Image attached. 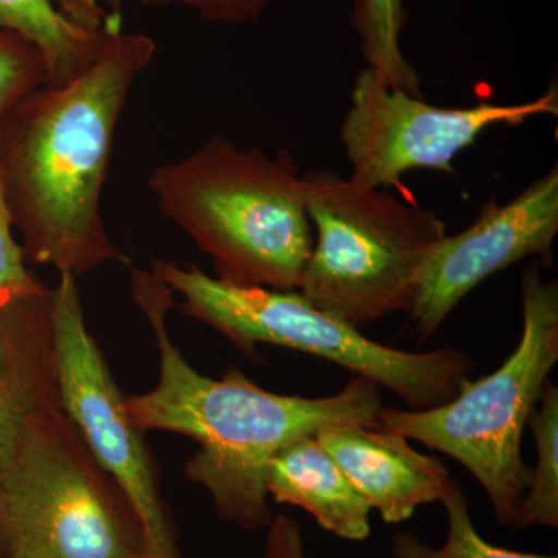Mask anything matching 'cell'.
Here are the masks:
<instances>
[{
	"label": "cell",
	"instance_id": "6",
	"mask_svg": "<svg viewBox=\"0 0 558 558\" xmlns=\"http://www.w3.org/2000/svg\"><path fill=\"white\" fill-rule=\"evenodd\" d=\"M317 238L299 292L349 325L410 312L425 256L446 236L435 213L332 171L303 175Z\"/></svg>",
	"mask_w": 558,
	"mask_h": 558
},
{
	"label": "cell",
	"instance_id": "16",
	"mask_svg": "<svg viewBox=\"0 0 558 558\" xmlns=\"http://www.w3.org/2000/svg\"><path fill=\"white\" fill-rule=\"evenodd\" d=\"M535 439L537 461L519 510L510 521L513 531L532 526L558 527V388L548 380L527 422Z\"/></svg>",
	"mask_w": 558,
	"mask_h": 558
},
{
	"label": "cell",
	"instance_id": "24",
	"mask_svg": "<svg viewBox=\"0 0 558 558\" xmlns=\"http://www.w3.org/2000/svg\"><path fill=\"white\" fill-rule=\"evenodd\" d=\"M0 558H7L5 546H3L2 534H0Z\"/></svg>",
	"mask_w": 558,
	"mask_h": 558
},
{
	"label": "cell",
	"instance_id": "4",
	"mask_svg": "<svg viewBox=\"0 0 558 558\" xmlns=\"http://www.w3.org/2000/svg\"><path fill=\"white\" fill-rule=\"evenodd\" d=\"M150 271L182 299L174 310L218 330L248 359H259V344L306 352L389 389L416 411L450 402L470 381L473 360L461 349L385 347L299 290L242 288L171 259L154 258Z\"/></svg>",
	"mask_w": 558,
	"mask_h": 558
},
{
	"label": "cell",
	"instance_id": "20",
	"mask_svg": "<svg viewBox=\"0 0 558 558\" xmlns=\"http://www.w3.org/2000/svg\"><path fill=\"white\" fill-rule=\"evenodd\" d=\"M145 7L178 5L211 24L242 25L258 21L270 0H140Z\"/></svg>",
	"mask_w": 558,
	"mask_h": 558
},
{
	"label": "cell",
	"instance_id": "3",
	"mask_svg": "<svg viewBox=\"0 0 558 558\" xmlns=\"http://www.w3.org/2000/svg\"><path fill=\"white\" fill-rule=\"evenodd\" d=\"M163 218L211 258L213 277L242 288L299 289L314 234L303 175L288 150L269 156L216 135L154 168Z\"/></svg>",
	"mask_w": 558,
	"mask_h": 558
},
{
	"label": "cell",
	"instance_id": "2",
	"mask_svg": "<svg viewBox=\"0 0 558 558\" xmlns=\"http://www.w3.org/2000/svg\"><path fill=\"white\" fill-rule=\"evenodd\" d=\"M156 53L146 33H109L89 68L36 87L10 110L16 120L0 175L25 259L76 278L126 263L106 229L102 191L121 113Z\"/></svg>",
	"mask_w": 558,
	"mask_h": 558
},
{
	"label": "cell",
	"instance_id": "18",
	"mask_svg": "<svg viewBox=\"0 0 558 558\" xmlns=\"http://www.w3.org/2000/svg\"><path fill=\"white\" fill-rule=\"evenodd\" d=\"M47 83L43 54L21 36L0 32V121L36 87Z\"/></svg>",
	"mask_w": 558,
	"mask_h": 558
},
{
	"label": "cell",
	"instance_id": "17",
	"mask_svg": "<svg viewBox=\"0 0 558 558\" xmlns=\"http://www.w3.org/2000/svg\"><path fill=\"white\" fill-rule=\"evenodd\" d=\"M449 520L446 543L440 548L425 545L411 531H399L392 535L389 553L392 558H558L542 554L519 553V550L499 548L481 537L473 524L468 497L457 480L440 498Z\"/></svg>",
	"mask_w": 558,
	"mask_h": 558
},
{
	"label": "cell",
	"instance_id": "22",
	"mask_svg": "<svg viewBox=\"0 0 558 558\" xmlns=\"http://www.w3.org/2000/svg\"><path fill=\"white\" fill-rule=\"evenodd\" d=\"M70 20L89 31H110L109 16L100 0H53ZM116 33V32H112Z\"/></svg>",
	"mask_w": 558,
	"mask_h": 558
},
{
	"label": "cell",
	"instance_id": "11",
	"mask_svg": "<svg viewBox=\"0 0 558 558\" xmlns=\"http://www.w3.org/2000/svg\"><path fill=\"white\" fill-rule=\"evenodd\" d=\"M61 410L51 289L0 306V473L40 422Z\"/></svg>",
	"mask_w": 558,
	"mask_h": 558
},
{
	"label": "cell",
	"instance_id": "7",
	"mask_svg": "<svg viewBox=\"0 0 558 558\" xmlns=\"http://www.w3.org/2000/svg\"><path fill=\"white\" fill-rule=\"evenodd\" d=\"M0 534L7 558H150L130 499L62 410L0 473Z\"/></svg>",
	"mask_w": 558,
	"mask_h": 558
},
{
	"label": "cell",
	"instance_id": "12",
	"mask_svg": "<svg viewBox=\"0 0 558 558\" xmlns=\"http://www.w3.org/2000/svg\"><path fill=\"white\" fill-rule=\"evenodd\" d=\"M315 438L385 523L410 520L421 506L440 501L449 487L447 465L414 450L399 433L343 425Z\"/></svg>",
	"mask_w": 558,
	"mask_h": 558
},
{
	"label": "cell",
	"instance_id": "13",
	"mask_svg": "<svg viewBox=\"0 0 558 558\" xmlns=\"http://www.w3.org/2000/svg\"><path fill=\"white\" fill-rule=\"evenodd\" d=\"M266 486L279 505L295 506L319 526L349 542L371 535V506L315 435L300 436L270 459Z\"/></svg>",
	"mask_w": 558,
	"mask_h": 558
},
{
	"label": "cell",
	"instance_id": "15",
	"mask_svg": "<svg viewBox=\"0 0 558 558\" xmlns=\"http://www.w3.org/2000/svg\"><path fill=\"white\" fill-rule=\"evenodd\" d=\"M351 21L366 68L388 86L422 97L421 78L400 46L407 22L403 0H354Z\"/></svg>",
	"mask_w": 558,
	"mask_h": 558
},
{
	"label": "cell",
	"instance_id": "21",
	"mask_svg": "<svg viewBox=\"0 0 558 558\" xmlns=\"http://www.w3.org/2000/svg\"><path fill=\"white\" fill-rule=\"evenodd\" d=\"M263 558H307L299 521L275 513L267 526Z\"/></svg>",
	"mask_w": 558,
	"mask_h": 558
},
{
	"label": "cell",
	"instance_id": "10",
	"mask_svg": "<svg viewBox=\"0 0 558 558\" xmlns=\"http://www.w3.org/2000/svg\"><path fill=\"white\" fill-rule=\"evenodd\" d=\"M558 234V170L535 180L506 205L488 204L461 233L436 242L416 278L409 312L413 332L428 340L484 279L534 256L553 263Z\"/></svg>",
	"mask_w": 558,
	"mask_h": 558
},
{
	"label": "cell",
	"instance_id": "14",
	"mask_svg": "<svg viewBox=\"0 0 558 558\" xmlns=\"http://www.w3.org/2000/svg\"><path fill=\"white\" fill-rule=\"evenodd\" d=\"M0 32L21 36L38 49L49 84L64 83L89 68L112 33L76 24L53 0H0Z\"/></svg>",
	"mask_w": 558,
	"mask_h": 558
},
{
	"label": "cell",
	"instance_id": "9",
	"mask_svg": "<svg viewBox=\"0 0 558 558\" xmlns=\"http://www.w3.org/2000/svg\"><path fill=\"white\" fill-rule=\"evenodd\" d=\"M51 289L61 410L87 449L119 484L137 515L150 558H179L153 459L135 427L100 347L84 318L76 277L58 274Z\"/></svg>",
	"mask_w": 558,
	"mask_h": 558
},
{
	"label": "cell",
	"instance_id": "8",
	"mask_svg": "<svg viewBox=\"0 0 558 558\" xmlns=\"http://www.w3.org/2000/svg\"><path fill=\"white\" fill-rule=\"evenodd\" d=\"M557 110L556 86L517 105L439 108L388 86L365 68L352 84L340 140L351 165L349 178L384 190L413 170L453 174L459 154L475 145L488 128L519 126L535 117L556 116Z\"/></svg>",
	"mask_w": 558,
	"mask_h": 558
},
{
	"label": "cell",
	"instance_id": "5",
	"mask_svg": "<svg viewBox=\"0 0 558 558\" xmlns=\"http://www.w3.org/2000/svg\"><path fill=\"white\" fill-rule=\"evenodd\" d=\"M523 330L515 351L494 373L470 380L457 398L433 410L387 409L379 427L442 451L475 476L495 519L509 526L531 481L521 438L558 362V286L538 264L524 271Z\"/></svg>",
	"mask_w": 558,
	"mask_h": 558
},
{
	"label": "cell",
	"instance_id": "1",
	"mask_svg": "<svg viewBox=\"0 0 558 558\" xmlns=\"http://www.w3.org/2000/svg\"><path fill=\"white\" fill-rule=\"evenodd\" d=\"M131 289L156 339L159 380L150 391L126 398L128 411L142 433H175L199 444L183 472L207 490L223 523L248 532L269 526L275 513L267 465L290 440L343 425L379 427L381 388L362 376L325 398L266 391L238 368L222 379L204 376L168 332L172 290L153 271L138 269L131 270Z\"/></svg>",
	"mask_w": 558,
	"mask_h": 558
},
{
	"label": "cell",
	"instance_id": "19",
	"mask_svg": "<svg viewBox=\"0 0 558 558\" xmlns=\"http://www.w3.org/2000/svg\"><path fill=\"white\" fill-rule=\"evenodd\" d=\"M13 226L5 186L0 175V306L43 284L25 266L24 248L14 240Z\"/></svg>",
	"mask_w": 558,
	"mask_h": 558
},
{
	"label": "cell",
	"instance_id": "23",
	"mask_svg": "<svg viewBox=\"0 0 558 558\" xmlns=\"http://www.w3.org/2000/svg\"><path fill=\"white\" fill-rule=\"evenodd\" d=\"M123 0H108V16L110 31H123V11H121Z\"/></svg>",
	"mask_w": 558,
	"mask_h": 558
}]
</instances>
